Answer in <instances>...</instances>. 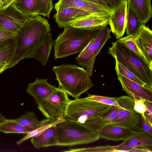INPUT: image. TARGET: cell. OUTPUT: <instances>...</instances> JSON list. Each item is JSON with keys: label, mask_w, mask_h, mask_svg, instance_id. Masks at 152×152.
<instances>
[{"label": "cell", "mask_w": 152, "mask_h": 152, "mask_svg": "<svg viewBox=\"0 0 152 152\" xmlns=\"http://www.w3.org/2000/svg\"><path fill=\"white\" fill-rule=\"evenodd\" d=\"M50 26L48 21L38 15L29 17L15 37V48L7 69L25 58L45 35L51 31Z\"/></svg>", "instance_id": "1"}, {"label": "cell", "mask_w": 152, "mask_h": 152, "mask_svg": "<svg viewBox=\"0 0 152 152\" xmlns=\"http://www.w3.org/2000/svg\"><path fill=\"white\" fill-rule=\"evenodd\" d=\"M39 10L38 15L48 17L53 8V0H38Z\"/></svg>", "instance_id": "33"}, {"label": "cell", "mask_w": 152, "mask_h": 152, "mask_svg": "<svg viewBox=\"0 0 152 152\" xmlns=\"http://www.w3.org/2000/svg\"><path fill=\"white\" fill-rule=\"evenodd\" d=\"M135 37V35L127 36L117 41L123 44L146 62L145 57L136 42Z\"/></svg>", "instance_id": "31"}, {"label": "cell", "mask_w": 152, "mask_h": 152, "mask_svg": "<svg viewBox=\"0 0 152 152\" xmlns=\"http://www.w3.org/2000/svg\"><path fill=\"white\" fill-rule=\"evenodd\" d=\"M127 6L135 13L143 25H145L152 15L151 2L147 0H126Z\"/></svg>", "instance_id": "20"}, {"label": "cell", "mask_w": 152, "mask_h": 152, "mask_svg": "<svg viewBox=\"0 0 152 152\" xmlns=\"http://www.w3.org/2000/svg\"><path fill=\"white\" fill-rule=\"evenodd\" d=\"M4 0H0V7Z\"/></svg>", "instance_id": "44"}, {"label": "cell", "mask_w": 152, "mask_h": 152, "mask_svg": "<svg viewBox=\"0 0 152 152\" xmlns=\"http://www.w3.org/2000/svg\"><path fill=\"white\" fill-rule=\"evenodd\" d=\"M50 32L46 34L31 50L25 58H34L45 66L48 60L53 44Z\"/></svg>", "instance_id": "15"}, {"label": "cell", "mask_w": 152, "mask_h": 152, "mask_svg": "<svg viewBox=\"0 0 152 152\" xmlns=\"http://www.w3.org/2000/svg\"><path fill=\"white\" fill-rule=\"evenodd\" d=\"M15 0H4L0 9H4L7 7L10 4L13 3Z\"/></svg>", "instance_id": "40"}, {"label": "cell", "mask_w": 152, "mask_h": 152, "mask_svg": "<svg viewBox=\"0 0 152 152\" xmlns=\"http://www.w3.org/2000/svg\"><path fill=\"white\" fill-rule=\"evenodd\" d=\"M112 106L86 98H75L69 102L65 118L83 124L88 120L100 116Z\"/></svg>", "instance_id": "6"}, {"label": "cell", "mask_w": 152, "mask_h": 152, "mask_svg": "<svg viewBox=\"0 0 152 152\" xmlns=\"http://www.w3.org/2000/svg\"><path fill=\"white\" fill-rule=\"evenodd\" d=\"M152 147V136L143 131L132 130L131 135L120 144L113 146L115 152H126L130 148L139 147Z\"/></svg>", "instance_id": "13"}, {"label": "cell", "mask_w": 152, "mask_h": 152, "mask_svg": "<svg viewBox=\"0 0 152 152\" xmlns=\"http://www.w3.org/2000/svg\"><path fill=\"white\" fill-rule=\"evenodd\" d=\"M107 53L126 67L152 89V69L147 63L117 41L112 43Z\"/></svg>", "instance_id": "5"}, {"label": "cell", "mask_w": 152, "mask_h": 152, "mask_svg": "<svg viewBox=\"0 0 152 152\" xmlns=\"http://www.w3.org/2000/svg\"><path fill=\"white\" fill-rule=\"evenodd\" d=\"M86 1L97 4L107 7H110L104 0H83Z\"/></svg>", "instance_id": "38"}, {"label": "cell", "mask_w": 152, "mask_h": 152, "mask_svg": "<svg viewBox=\"0 0 152 152\" xmlns=\"http://www.w3.org/2000/svg\"><path fill=\"white\" fill-rule=\"evenodd\" d=\"M64 118L54 120L47 118L42 120V123L40 126L37 129H34L26 134L21 139L16 142L17 145H19L27 140L31 137L37 136L43 132L46 129L53 126L64 120Z\"/></svg>", "instance_id": "27"}, {"label": "cell", "mask_w": 152, "mask_h": 152, "mask_svg": "<svg viewBox=\"0 0 152 152\" xmlns=\"http://www.w3.org/2000/svg\"><path fill=\"white\" fill-rule=\"evenodd\" d=\"M105 26L80 28L70 26L64 28L54 42L55 59L81 52L91 39Z\"/></svg>", "instance_id": "2"}, {"label": "cell", "mask_w": 152, "mask_h": 152, "mask_svg": "<svg viewBox=\"0 0 152 152\" xmlns=\"http://www.w3.org/2000/svg\"><path fill=\"white\" fill-rule=\"evenodd\" d=\"M6 119L5 117L0 113V123L4 121Z\"/></svg>", "instance_id": "43"}, {"label": "cell", "mask_w": 152, "mask_h": 152, "mask_svg": "<svg viewBox=\"0 0 152 152\" xmlns=\"http://www.w3.org/2000/svg\"><path fill=\"white\" fill-rule=\"evenodd\" d=\"M142 25L135 13L127 6L125 30L127 36L137 34Z\"/></svg>", "instance_id": "26"}, {"label": "cell", "mask_w": 152, "mask_h": 152, "mask_svg": "<svg viewBox=\"0 0 152 152\" xmlns=\"http://www.w3.org/2000/svg\"><path fill=\"white\" fill-rule=\"evenodd\" d=\"M53 16L59 27L63 28L68 26L71 23L90 15L82 10L71 7L58 10Z\"/></svg>", "instance_id": "17"}, {"label": "cell", "mask_w": 152, "mask_h": 152, "mask_svg": "<svg viewBox=\"0 0 152 152\" xmlns=\"http://www.w3.org/2000/svg\"><path fill=\"white\" fill-rule=\"evenodd\" d=\"M15 47V37L0 42V64L8 65L14 55Z\"/></svg>", "instance_id": "25"}, {"label": "cell", "mask_w": 152, "mask_h": 152, "mask_svg": "<svg viewBox=\"0 0 152 152\" xmlns=\"http://www.w3.org/2000/svg\"><path fill=\"white\" fill-rule=\"evenodd\" d=\"M57 88L49 84L47 79L36 78L34 82L28 84L26 91L38 104L48 98Z\"/></svg>", "instance_id": "14"}, {"label": "cell", "mask_w": 152, "mask_h": 152, "mask_svg": "<svg viewBox=\"0 0 152 152\" xmlns=\"http://www.w3.org/2000/svg\"><path fill=\"white\" fill-rule=\"evenodd\" d=\"M132 132V130L109 124L103 126L97 133L100 138L118 141L127 138Z\"/></svg>", "instance_id": "19"}, {"label": "cell", "mask_w": 152, "mask_h": 152, "mask_svg": "<svg viewBox=\"0 0 152 152\" xmlns=\"http://www.w3.org/2000/svg\"><path fill=\"white\" fill-rule=\"evenodd\" d=\"M128 152H152V147L144 146L132 148L127 150Z\"/></svg>", "instance_id": "37"}, {"label": "cell", "mask_w": 152, "mask_h": 152, "mask_svg": "<svg viewBox=\"0 0 152 152\" xmlns=\"http://www.w3.org/2000/svg\"><path fill=\"white\" fill-rule=\"evenodd\" d=\"M8 64H0V74L7 69Z\"/></svg>", "instance_id": "42"}, {"label": "cell", "mask_w": 152, "mask_h": 152, "mask_svg": "<svg viewBox=\"0 0 152 152\" xmlns=\"http://www.w3.org/2000/svg\"><path fill=\"white\" fill-rule=\"evenodd\" d=\"M113 8L115 7L121 0H104Z\"/></svg>", "instance_id": "41"}, {"label": "cell", "mask_w": 152, "mask_h": 152, "mask_svg": "<svg viewBox=\"0 0 152 152\" xmlns=\"http://www.w3.org/2000/svg\"><path fill=\"white\" fill-rule=\"evenodd\" d=\"M135 40L145 58L146 61L152 69V31L145 25H142L136 35Z\"/></svg>", "instance_id": "16"}, {"label": "cell", "mask_w": 152, "mask_h": 152, "mask_svg": "<svg viewBox=\"0 0 152 152\" xmlns=\"http://www.w3.org/2000/svg\"><path fill=\"white\" fill-rule=\"evenodd\" d=\"M118 103L122 108L110 124L131 130L136 129L139 123V114L134 110L132 98L121 96L118 97Z\"/></svg>", "instance_id": "8"}, {"label": "cell", "mask_w": 152, "mask_h": 152, "mask_svg": "<svg viewBox=\"0 0 152 152\" xmlns=\"http://www.w3.org/2000/svg\"><path fill=\"white\" fill-rule=\"evenodd\" d=\"M12 4L17 9L28 17L38 15V0H15Z\"/></svg>", "instance_id": "24"}, {"label": "cell", "mask_w": 152, "mask_h": 152, "mask_svg": "<svg viewBox=\"0 0 152 152\" xmlns=\"http://www.w3.org/2000/svg\"><path fill=\"white\" fill-rule=\"evenodd\" d=\"M127 3L126 0H121L113 8V13L108 19L111 31L117 39L121 38L126 30Z\"/></svg>", "instance_id": "12"}, {"label": "cell", "mask_w": 152, "mask_h": 152, "mask_svg": "<svg viewBox=\"0 0 152 152\" xmlns=\"http://www.w3.org/2000/svg\"><path fill=\"white\" fill-rule=\"evenodd\" d=\"M31 142L34 147L37 149L57 146V134L55 126H50L39 135L31 137Z\"/></svg>", "instance_id": "22"}, {"label": "cell", "mask_w": 152, "mask_h": 152, "mask_svg": "<svg viewBox=\"0 0 152 152\" xmlns=\"http://www.w3.org/2000/svg\"><path fill=\"white\" fill-rule=\"evenodd\" d=\"M139 123L136 129H137V130L145 132L152 136V125L140 114H139Z\"/></svg>", "instance_id": "35"}, {"label": "cell", "mask_w": 152, "mask_h": 152, "mask_svg": "<svg viewBox=\"0 0 152 152\" xmlns=\"http://www.w3.org/2000/svg\"><path fill=\"white\" fill-rule=\"evenodd\" d=\"M29 18L17 9L12 3L4 9H0V28L16 34Z\"/></svg>", "instance_id": "11"}, {"label": "cell", "mask_w": 152, "mask_h": 152, "mask_svg": "<svg viewBox=\"0 0 152 152\" xmlns=\"http://www.w3.org/2000/svg\"><path fill=\"white\" fill-rule=\"evenodd\" d=\"M144 118L148 122L152 125V112L146 110L144 113Z\"/></svg>", "instance_id": "39"}, {"label": "cell", "mask_w": 152, "mask_h": 152, "mask_svg": "<svg viewBox=\"0 0 152 152\" xmlns=\"http://www.w3.org/2000/svg\"><path fill=\"white\" fill-rule=\"evenodd\" d=\"M123 90L128 95L132 93L135 96L152 102V89L144 87L123 76H118Z\"/></svg>", "instance_id": "18"}, {"label": "cell", "mask_w": 152, "mask_h": 152, "mask_svg": "<svg viewBox=\"0 0 152 152\" xmlns=\"http://www.w3.org/2000/svg\"><path fill=\"white\" fill-rule=\"evenodd\" d=\"M120 109L117 107L112 106L108 110L100 116L88 120L82 124L97 132L104 126L111 122L116 116Z\"/></svg>", "instance_id": "21"}, {"label": "cell", "mask_w": 152, "mask_h": 152, "mask_svg": "<svg viewBox=\"0 0 152 152\" xmlns=\"http://www.w3.org/2000/svg\"><path fill=\"white\" fill-rule=\"evenodd\" d=\"M108 18L90 15L72 22L68 26L80 28H88L101 26H107L108 24Z\"/></svg>", "instance_id": "23"}, {"label": "cell", "mask_w": 152, "mask_h": 152, "mask_svg": "<svg viewBox=\"0 0 152 152\" xmlns=\"http://www.w3.org/2000/svg\"><path fill=\"white\" fill-rule=\"evenodd\" d=\"M128 95L132 97L134 100V110L139 114L141 115L144 118V113L146 110V106L144 102V100L135 96L132 93L129 94Z\"/></svg>", "instance_id": "34"}, {"label": "cell", "mask_w": 152, "mask_h": 152, "mask_svg": "<svg viewBox=\"0 0 152 152\" xmlns=\"http://www.w3.org/2000/svg\"><path fill=\"white\" fill-rule=\"evenodd\" d=\"M115 69L118 76H123L137 83L144 87L150 89L129 69L116 60Z\"/></svg>", "instance_id": "30"}, {"label": "cell", "mask_w": 152, "mask_h": 152, "mask_svg": "<svg viewBox=\"0 0 152 152\" xmlns=\"http://www.w3.org/2000/svg\"><path fill=\"white\" fill-rule=\"evenodd\" d=\"M34 129L21 126L17 123L6 119L0 123V132L5 134L16 133L27 134Z\"/></svg>", "instance_id": "29"}, {"label": "cell", "mask_w": 152, "mask_h": 152, "mask_svg": "<svg viewBox=\"0 0 152 152\" xmlns=\"http://www.w3.org/2000/svg\"><path fill=\"white\" fill-rule=\"evenodd\" d=\"M23 126L35 129L38 128L42 123V121H39L35 114L31 111H28L18 118L13 119H10Z\"/></svg>", "instance_id": "28"}, {"label": "cell", "mask_w": 152, "mask_h": 152, "mask_svg": "<svg viewBox=\"0 0 152 152\" xmlns=\"http://www.w3.org/2000/svg\"><path fill=\"white\" fill-rule=\"evenodd\" d=\"M110 31L107 26L103 28L76 58L77 63L83 67H87L92 59H95L103 46L111 37Z\"/></svg>", "instance_id": "9"}, {"label": "cell", "mask_w": 152, "mask_h": 152, "mask_svg": "<svg viewBox=\"0 0 152 152\" xmlns=\"http://www.w3.org/2000/svg\"><path fill=\"white\" fill-rule=\"evenodd\" d=\"M60 88L74 98H78L94 85L87 72L74 65L62 64L52 69Z\"/></svg>", "instance_id": "3"}, {"label": "cell", "mask_w": 152, "mask_h": 152, "mask_svg": "<svg viewBox=\"0 0 152 152\" xmlns=\"http://www.w3.org/2000/svg\"><path fill=\"white\" fill-rule=\"evenodd\" d=\"M70 100L67 94L58 87L48 98L38 104L37 107L47 118L57 120L65 118Z\"/></svg>", "instance_id": "7"}, {"label": "cell", "mask_w": 152, "mask_h": 152, "mask_svg": "<svg viewBox=\"0 0 152 152\" xmlns=\"http://www.w3.org/2000/svg\"><path fill=\"white\" fill-rule=\"evenodd\" d=\"M57 134V146H71L98 141L97 132L78 122L64 118L55 125Z\"/></svg>", "instance_id": "4"}, {"label": "cell", "mask_w": 152, "mask_h": 152, "mask_svg": "<svg viewBox=\"0 0 152 152\" xmlns=\"http://www.w3.org/2000/svg\"><path fill=\"white\" fill-rule=\"evenodd\" d=\"M147 0L149 2H151V0Z\"/></svg>", "instance_id": "45"}, {"label": "cell", "mask_w": 152, "mask_h": 152, "mask_svg": "<svg viewBox=\"0 0 152 152\" xmlns=\"http://www.w3.org/2000/svg\"><path fill=\"white\" fill-rule=\"evenodd\" d=\"M86 99L104 104L122 108L118 103V98L111 97L94 95H89Z\"/></svg>", "instance_id": "32"}, {"label": "cell", "mask_w": 152, "mask_h": 152, "mask_svg": "<svg viewBox=\"0 0 152 152\" xmlns=\"http://www.w3.org/2000/svg\"><path fill=\"white\" fill-rule=\"evenodd\" d=\"M16 33L0 28V42L14 38Z\"/></svg>", "instance_id": "36"}, {"label": "cell", "mask_w": 152, "mask_h": 152, "mask_svg": "<svg viewBox=\"0 0 152 152\" xmlns=\"http://www.w3.org/2000/svg\"><path fill=\"white\" fill-rule=\"evenodd\" d=\"M68 7L82 10L92 15L108 18L113 13L112 7H107L83 0H59L54 6L56 11Z\"/></svg>", "instance_id": "10"}]
</instances>
